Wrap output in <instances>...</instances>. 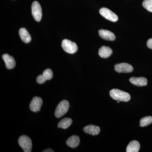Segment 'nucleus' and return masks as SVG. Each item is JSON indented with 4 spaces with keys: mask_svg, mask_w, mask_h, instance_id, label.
Here are the masks:
<instances>
[{
    "mask_svg": "<svg viewBox=\"0 0 152 152\" xmlns=\"http://www.w3.org/2000/svg\"><path fill=\"white\" fill-rule=\"evenodd\" d=\"M129 81L132 84L137 86H144L148 84L147 79L144 77H132L129 79Z\"/></svg>",
    "mask_w": 152,
    "mask_h": 152,
    "instance_id": "9b49d317",
    "label": "nucleus"
},
{
    "mask_svg": "<svg viewBox=\"0 0 152 152\" xmlns=\"http://www.w3.org/2000/svg\"><path fill=\"white\" fill-rule=\"evenodd\" d=\"M110 96L115 100L127 102L130 100L129 94L118 89H113L110 91Z\"/></svg>",
    "mask_w": 152,
    "mask_h": 152,
    "instance_id": "f257e3e1",
    "label": "nucleus"
},
{
    "mask_svg": "<svg viewBox=\"0 0 152 152\" xmlns=\"http://www.w3.org/2000/svg\"><path fill=\"white\" fill-rule=\"evenodd\" d=\"M99 13L101 15L110 21L115 22L118 19V16L106 8L104 7L101 9L99 10Z\"/></svg>",
    "mask_w": 152,
    "mask_h": 152,
    "instance_id": "423d86ee",
    "label": "nucleus"
},
{
    "mask_svg": "<svg viewBox=\"0 0 152 152\" xmlns=\"http://www.w3.org/2000/svg\"><path fill=\"white\" fill-rule=\"evenodd\" d=\"M46 80L43 75H39L37 78V82L39 84H42L46 82Z\"/></svg>",
    "mask_w": 152,
    "mask_h": 152,
    "instance_id": "412c9836",
    "label": "nucleus"
},
{
    "mask_svg": "<svg viewBox=\"0 0 152 152\" xmlns=\"http://www.w3.org/2000/svg\"><path fill=\"white\" fill-rule=\"evenodd\" d=\"M113 53V50L110 47L103 46L99 49V54L101 58H109Z\"/></svg>",
    "mask_w": 152,
    "mask_h": 152,
    "instance_id": "4468645a",
    "label": "nucleus"
},
{
    "mask_svg": "<svg viewBox=\"0 0 152 152\" xmlns=\"http://www.w3.org/2000/svg\"><path fill=\"white\" fill-rule=\"evenodd\" d=\"M19 35L23 42L26 43H28L31 42V37L28 32L27 30L24 28H21L19 30Z\"/></svg>",
    "mask_w": 152,
    "mask_h": 152,
    "instance_id": "2eb2a0df",
    "label": "nucleus"
},
{
    "mask_svg": "<svg viewBox=\"0 0 152 152\" xmlns=\"http://www.w3.org/2000/svg\"><path fill=\"white\" fill-rule=\"evenodd\" d=\"M69 108V103L66 100H63L60 102L57 106L55 115L57 118H60L65 115Z\"/></svg>",
    "mask_w": 152,
    "mask_h": 152,
    "instance_id": "7ed1b4c3",
    "label": "nucleus"
},
{
    "mask_svg": "<svg viewBox=\"0 0 152 152\" xmlns=\"http://www.w3.org/2000/svg\"><path fill=\"white\" fill-rule=\"evenodd\" d=\"M42 104L43 100L42 98L38 96L34 97L30 103V110L31 111L35 113L39 111Z\"/></svg>",
    "mask_w": 152,
    "mask_h": 152,
    "instance_id": "6e6552de",
    "label": "nucleus"
},
{
    "mask_svg": "<svg viewBox=\"0 0 152 152\" xmlns=\"http://www.w3.org/2000/svg\"><path fill=\"white\" fill-rule=\"evenodd\" d=\"M84 132L87 134L92 135H96L100 132V129L98 126L90 125L85 127L83 129Z\"/></svg>",
    "mask_w": 152,
    "mask_h": 152,
    "instance_id": "f8f14e48",
    "label": "nucleus"
},
{
    "mask_svg": "<svg viewBox=\"0 0 152 152\" xmlns=\"http://www.w3.org/2000/svg\"><path fill=\"white\" fill-rule=\"evenodd\" d=\"M99 34L101 38L106 40L113 41L116 39L113 33L108 30L101 29L99 31Z\"/></svg>",
    "mask_w": 152,
    "mask_h": 152,
    "instance_id": "9d476101",
    "label": "nucleus"
},
{
    "mask_svg": "<svg viewBox=\"0 0 152 152\" xmlns=\"http://www.w3.org/2000/svg\"><path fill=\"white\" fill-rule=\"evenodd\" d=\"M61 46L64 50L69 53H75L78 50L77 44L69 40H63Z\"/></svg>",
    "mask_w": 152,
    "mask_h": 152,
    "instance_id": "20e7f679",
    "label": "nucleus"
},
{
    "mask_svg": "<svg viewBox=\"0 0 152 152\" xmlns=\"http://www.w3.org/2000/svg\"><path fill=\"white\" fill-rule=\"evenodd\" d=\"M53 151V150L51 149H46L44 150L43 152H54Z\"/></svg>",
    "mask_w": 152,
    "mask_h": 152,
    "instance_id": "5701e85b",
    "label": "nucleus"
},
{
    "mask_svg": "<svg viewBox=\"0 0 152 152\" xmlns=\"http://www.w3.org/2000/svg\"><path fill=\"white\" fill-rule=\"evenodd\" d=\"M152 123V117L147 116L142 118L140 121V126L145 127L148 126Z\"/></svg>",
    "mask_w": 152,
    "mask_h": 152,
    "instance_id": "a211bd4d",
    "label": "nucleus"
},
{
    "mask_svg": "<svg viewBox=\"0 0 152 152\" xmlns=\"http://www.w3.org/2000/svg\"><path fill=\"white\" fill-rule=\"evenodd\" d=\"M142 5L149 12H152V0H144Z\"/></svg>",
    "mask_w": 152,
    "mask_h": 152,
    "instance_id": "aec40b11",
    "label": "nucleus"
},
{
    "mask_svg": "<svg viewBox=\"0 0 152 152\" xmlns=\"http://www.w3.org/2000/svg\"><path fill=\"white\" fill-rule=\"evenodd\" d=\"M80 143V139L78 136H71L66 141V144L68 146L75 148L79 145Z\"/></svg>",
    "mask_w": 152,
    "mask_h": 152,
    "instance_id": "ddd939ff",
    "label": "nucleus"
},
{
    "mask_svg": "<svg viewBox=\"0 0 152 152\" xmlns=\"http://www.w3.org/2000/svg\"><path fill=\"white\" fill-rule=\"evenodd\" d=\"M42 75L46 81L51 80L53 75V71L50 69H47L45 70L44 71Z\"/></svg>",
    "mask_w": 152,
    "mask_h": 152,
    "instance_id": "6ab92c4d",
    "label": "nucleus"
},
{
    "mask_svg": "<svg viewBox=\"0 0 152 152\" xmlns=\"http://www.w3.org/2000/svg\"><path fill=\"white\" fill-rule=\"evenodd\" d=\"M2 58L5 63L6 68L9 69H13L16 66V61L14 58L8 54L3 55Z\"/></svg>",
    "mask_w": 152,
    "mask_h": 152,
    "instance_id": "1a4fd4ad",
    "label": "nucleus"
},
{
    "mask_svg": "<svg viewBox=\"0 0 152 152\" xmlns=\"http://www.w3.org/2000/svg\"><path fill=\"white\" fill-rule=\"evenodd\" d=\"M32 14L37 22L40 21L42 17V10L40 4L37 1L33 3L31 6Z\"/></svg>",
    "mask_w": 152,
    "mask_h": 152,
    "instance_id": "39448f33",
    "label": "nucleus"
},
{
    "mask_svg": "<svg viewBox=\"0 0 152 152\" xmlns=\"http://www.w3.org/2000/svg\"><path fill=\"white\" fill-rule=\"evenodd\" d=\"M18 143L25 152H31L32 148L31 140L28 136L22 135L18 139Z\"/></svg>",
    "mask_w": 152,
    "mask_h": 152,
    "instance_id": "f03ea898",
    "label": "nucleus"
},
{
    "mask_svg": "<svg viewBox=\"0 0 152 152\" xmlns=\"http://www.w3.org/2000/svg\"><path fill=\"white\" fill-rule=\"evenodd\" d=\"M72 123V120L70 118H65L61 120L58 124V128L66 129L69 127Z\"/></svg>",
    "mask_w": 152,
    "mask_h": 152,
    "instance_id": "f3484780",
    "label": "nucleus"
},
{
    "mask_svg": "<svg viewBox=\"0 0 152 152\" xmlns=\"http://www.w3.org/2000/svg\"><path fill=\"white\" fill-rule=\"evenodd\" d=\"M115 70L118 73H131L134 70L132 66L128 63L117 64L115 66Z\"/></svg>",
    "mask_w": 152,
    "mask_h": 152,
    "instance_id": "0eeeda50",
    "label": "nucleus"
},
{
    "mask_svg": "<svg viewBox=\"0 0 152 152\" xmlns=\"http://www.w3.org/2000/svg\"><path fill=\"white\" fill-rule=\"evenodd\" d=\"M140 145L137 141L133 140L128 145L126 148L127 152H138L140 150Z\"/></svg>",
    "mask_w": 152,
    "mask_h": 152,
    "instance_id": "dca6fc26",
    "label": "nucleus"
},
{
    "mask_svg": "<svg viewBox=\"0 0 152 152\" xmlns=\"http://www.w3.org/2000/svg\"><path fill=\"white\" fill-rule=\"evenodd\" d=\"M147 46L150 49H152V38L150 39L147 41Z\"/></svg>",
    "mask_w": 152,
    "mask_h": 152,
    "instance_id": "4be33fe9",
    "label": "nucleus"
}]
</instances>
